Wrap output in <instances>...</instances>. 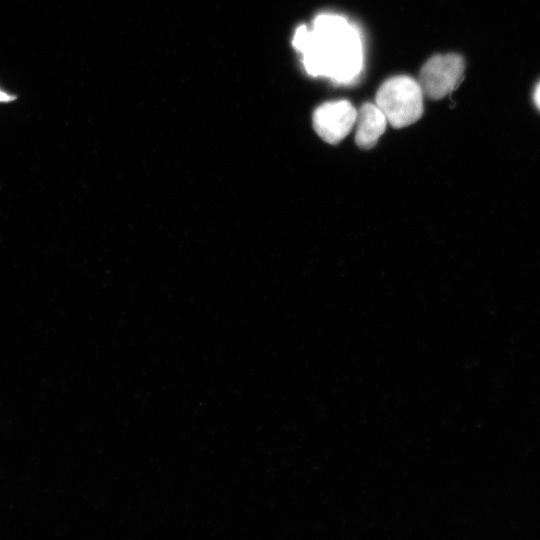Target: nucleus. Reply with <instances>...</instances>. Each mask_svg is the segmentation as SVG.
I'll return each mask as SVG.
<instances>
[{"label":"nucleus","instance_id":"1","mask_svg":"<svg viewBox=\"0 0 540 540\" xmlns=\"http://www.w3.org/2000/svg\"><path fill=\"white\" fill-rule=\"evenodd\" d=\"M292 43L302 53L304 68L312 76H325L336 83H348L362 69L360 33L342 16L318 15L311 30L305 25L296 29Z\"/></svg>","mask_w":540,"mask_h":540},{"label":"nucleus","instance_id":"2","mask_svg":"<svg viewBox=\"0 0 540 540\" xmlns=\"http://www.w3.org/2000/svg\"><path fill=\"white\" fill-rule=\"evenodd\" d=\"M376 105L394 128L409 126L423 114V93L415 79L395 76L386 80L376 94Z\"/></svg>","mask_w":540,"mask_h":540},{"label":"nucleus","instance_id":"3","mask_svg":"<svg viewBox=\"0 0 540 540\" xmlns=\"http://www.w3.org/2000/svg\"><path fill=\"white\" fill-rule=\"evenodd\" d=\"M465 62L458 54L435 55L421 68L418 83L423 95L438 100L453 91L463 78Z\"/></svg>","mask_w":540,"mask_h":540},{"label":"nucleus","instance_id":"4","mask_svg":"<svg viewBox=\"0 0 540 540\" xmlns=\"http://www.w3.org/2000/svg\"><path fill=\"white\" fill-rule=\"evenodd\" d=\"M357 110L347 100L326 102L313 113V127L327 143L337 144L355 125Z\"/></svg>","mask_w":540,"mask_h":540},{"label":"nucleus","instance_id":"5","mask_svg":"<svg viewBox=\"0 0 540 540\" xmlns=\"http://www.w3.org/2000/svg\"><path fill=\"white\" fill-rule=\"evenodd\" d=\"M387 119L381 109L374 104L364 103L357 110L355 142L358 147L370 149L376 145L384 133Z\"/></svg>","mask_w":540,"mask_h":540},{"label":"nucleus","instance_id":"6","mask_svg":"<svg viewBox=\"0 0 540 540\" xmlns=\"http://www.w3.org/2000/svg\"><path fill=\"white\" fill-rule=\"evenodd\" d=\"M15 99V96L6 93L5 91L0 89V102H9Z\"/></svg>","mask_w":540,"mask_h":540},{"label":"nucleus","instance_id":"7","mask_svg":"<svg viewBox=\"0 0 540 540\" xmlns=\"http://www.w3.org/2000/svg\"><path fill=\"white\" fill-rule=\"evenodd\" d=\"M534 101L538 109L540 110V82L538 83L534 92Z\"/></svg>","mask_w":540,"mask_h":540}]
</instances>
